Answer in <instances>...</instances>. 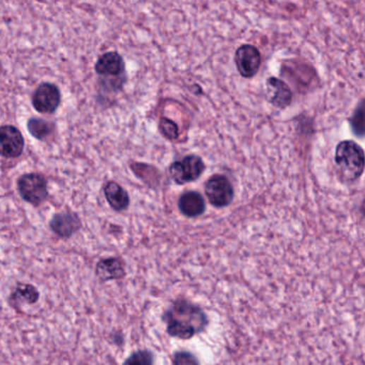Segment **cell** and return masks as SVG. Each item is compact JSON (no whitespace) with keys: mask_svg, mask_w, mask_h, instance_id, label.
Returning a JSON list of instances; mask_svg holds the SVG:
<instances>
[{"mask_svg":"<svg viewBox=\"0 0 365 365\" xmlns=\"http://www.w3.org/2000/svg\"><path fill=\"white\" fill-rule=\"evenodd\" d=\"M169 337L190 340L208 325V317L201 306L186 299H177L162 316Z\"/></svg>","mask_w":365,"mask_h":365,"instance_id":"6da1fadb","label":"cell"},{"mask_svg":"<svg viewBox=\"0 0 365 365\" xmlns=\"http://www.w3.org/2000/svg\"><path fill=\"white\" fill-rule=\"evenodd\" d=\"M335 163L342 177L347 181L358 179L365 169V155L363 149L352 140L340 143L335 151Z\"/></svg>","mask_w":365,"mask_h":365,"instance_id":"7a4b0ae2","label":"cell"},{"mask_svg":"<svg viewBox=\"0 0 365 365\" xmlns=\"http://www.w3.org/2000/svg\"><path fill=\"white\" fill-rule=\"evenodd\" d=\"M18 191L25 202L39 206L49 197L47 181L44 176L37 173L25 174L18 180Z\"/></svg>","mask_w":365,"mask_h":365,"instance_id":"3957f363","label":"cell"},{"mask_svg":"<svg viewBox=\"0 0 365 365\" xmlns=\"http://www.w3.org/2000/svg\"><path fill=\"white\" fill-rule=\"evenodd\" d=\"M206 169L202 157L196 155H189L179 161H175L169 166V175L175 184H190L198 179Z\"/></svg>","mask_w":365,"mask_h":365,"instance_id":"277c9868","label":"cell"},{"mask_svg":"<svg viewBox=\"0 0 365 365\" xmlns=\"http://www.w3.org/2000/svg\"><path fill=\"white\" fill-rule=\"evenodd\" d=\"M205 193L213 206L224 208L232 204L235 196V191L227 177L215 175L209 178L205 184Z\"/></svg>","mask_w":365,"mask_h":365,"instance_id":"5b68a950","label":"cell"},{"mask_svg":"<svg viewBox=\"0 0 365 365\" xmlns=\"http://www.w3.org/2000/svg\"><path fill=\"white\" fill-rule=\"evenodd\" d=\"M31 103L38 113L54 114L61 104V91L53 83H42L33 92Z\"/></svg>","mask_w":365,"mask_h":365,"instance_id":"8992f818","label":"cell"},{"mask_svg":"<svg viewBox=\"0 0 365 365\" xmlns=\"http://www.w3.org/2000/svg\"><path fill=\"white\" fill-rule=\"evenodd\" d=\"M235 64L238 72L244 78H252L258 73L261 66V55L256 47L244 44L235 53Z\"/></svg>","mask_w":365,"mask_h":365,"instance_id":"52a82bcc","label":"cell"},{"mask_svg":"<svg viewBox=\"0 0 365 365\" xmlns=\"http://www.w3.org/2000/svg\"><path fill=\"white\" fill-rule=\"evenodd\" d=\"M25 140L22 132L11 124H6L0 128V150L7 159H16L24 151Z\"/></svg>","mask_w":365,"mask_h":365,"instance_id":"ba28073f","label":"cell"},{"mask_svg":"<svg viewBox=\"0 0 365 365\" xmlns=\"http://www.w3.org/2000/svg\"><path fill=\"white\" fill-rule=\"evenodd\" d=\"M97 76L104 78H124L126 74V64L124 58L117 52H107L100 56L95 64Z\"/></svg>","mask_w":365,"mask_h":365,"instance_id":"9c48e42d","label":"cell"},{"mask_svg":"<svg viewBox=\"0 0 365 365\" xmlns=\"http://www.w3.org/2000/svg\"><path fill=\"white\" fill-rule=\"evenodd\" d=\"M82 227V222L78 215L71 211L57 213L52 217L49 228L60 238H70Z\"/></svg>","mask_w":365,"mask_h":365,"instance_id":"30bf717a","label":"cell"},{"mask_svg":"<svg viewBox=\"0 0 365 365\" xmlns=\"http://www.w3.org/2000/svg\"><path fill=\"white\" fill-rule=\"evenodd\" d=\"M267 95L269 102L277 109H284L289 107L292 101V91L290 87L281 78L271 76L267 80Z\"/></svg>","mask_w":365,"mask_h":365,"instance_id":"8fae6325","label":"cell"},{"mask_svg":"<svg viewBox=\"0 0 365 365\" xmlns=\"http://www.w3.org/2000/svg\"><path fill=\"white\" fill-rule=\"evenodd\" d=\"M180 213L186 217H197L206 211V202L201 193L196 191L184 192L178 201Z\"/></svg>","mask_w":365,"mask_h":365,"instance_id":"7c38bea8","label":"cell"},{"mask_svg":"<svg viewBox=\"0 0 365 365\" xmlns=\"http://www.w3.org/2000/svg\"><path fill=\"white\" fill-rule=\"evenodd\" d=\"M95 275L103 282L122 279L126 275L124 261L119 257L101 259L95 267Z\"/></svg>","mask_w":365,"mask_h":365,"instance_id":"4fadbf2b","label":"cell"},{"mask_svg":"<svg viewBox=\"0 0 365 365\" xmlns=\"http://www.w3.org/2000/svg\"><path fill=\"white\" fill-rule=\"evenodd\" d=\"M105 199L115 211H124L130 205L128 192L116 181H109L103 188Z\"/></svg>","mask_w":365,"mask_h":365,"instance_id":"5bb4252c","label":"cell"},{"mask_svg":"<svg viewBox=\"0 0 365 365\" xmlns=\"http://www.w3.org/2000/svg\"><path fill=\"white\" fill-rule=\"evenodd\" d=\"M39 298H40V294L35 286L30 285V284L18 283L12 292L10 302L14 306L16 304L18 306L20 304L31 306V304H37Z\"/></svg>","mask_w":365,"mask_h":365,"instance_id":"9a60e30c","label":"cell"},{"mask_svg":"<svg viewBox=\"0 0 365 365\" xmlns=\"http://www.w3.org/2000/svg\"><path fill=\"white\" fill-rule=\"evenodd\" d=\"M27 128L31 136L39 140H44L52 136L54 126L41 118H30L27 122Z\"/></svg>","mask_w":365,"mask_h":365,"instance_id":"2e32d148","label":"cell"},{"mask_svg":"<svg viewBox=\"0 0 365 365\" xmlns=\"http://www.w3.org/2000/svg\"><path fill=\"white\" fill-rule=\"evenodd\" d=\"M350 128L354 136L362 138L365 136V97L361 100L349 118Z\"/></svg>","mask_w":365,"mask_h":365,"instance_id":"e0dca14e","label":"cell"},{"mask_svg":"<svg viewBox=\"0 0 365 365\" xmlns=\"http://www.w3.org/2000/svg\"><path fill=\"white\" fill-rule=\"evenodd\" d=\"M159 128L162 136L167 140H175L179 136V128H178L177 124L169 118L162 117L160 119Z\"/></svg>","mask_w":365,"mask_h":365,"instance_id":"ac0fdd59","label":"cell"},{"mask_svg":"<svg viewBox=\"0 0 365 365\" xmlns=\"http://www.w3.org/2000/svg\"><path fill=\"white\" fill-rule=\"evenodd\" d=\"M152 363L153 354L149 350L134 352L124 361V364H152Z\"/></svg>","mask_w":365,"mask_h":365,"instance_id":"d6986e66","label":"cell"},{"mask_svg":"<svg viewBox=\"0 0 365 365\" xmlns=\"http://www.w3.org/2000/svg\"><path fill=\"white\" fill-rule=\"evenodd\" d=\"M174 364H196L198 360L188 352H178L173 357Z\"/></svg>","mask_w":365,"mask_h":365,"instance_id":"ffe728a7","label":"cell"}]
</instances>
